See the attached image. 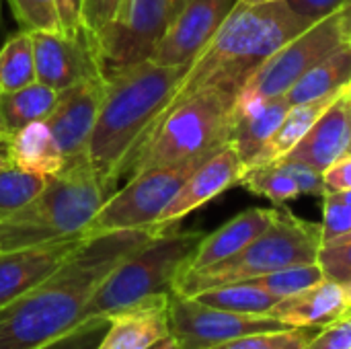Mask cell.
Wrapping results in <instances>:
<instances>
[{
    "mask_svg": "<svg viewBox=\"0 0 351 349\" xmlns=\"http://www.w3.org/2000/svg\"><path fill=\"white\" fill-rule=\"evenodd\" d=\"M319 329H276V331H261L251 333L232 341H226L222 346L212 349H306Z\"/></svg>",
    "mask_w": 351,
    "mask_h": 349,
    "instance_id": "cell-31",
    "label": "cell"
},
{
    "mask_svg": "<svg viewBox=\"0 0 351 349\" xmlns=\"http://www.w3.org/2000/svg\"><path fill=\"white\" fill-rule=\"evenodd\" d=\"M348 101H350V107H351V82L348 84Z\"/></svg>",
    "mask_w": 351,
    "mask_h": 349,
    "instance_id": "cell-48",
    "label": "cell"
},
{
    "mask_svg": "<svg viewBox=\"0 0 351 349\" xmlns=\"http://www.w3.org/2000/svg\"><path fill=\"white\" fill-rule=\"evenodd\" d=\"M274 218H276V208H249L237 214L232 220L222 224L212 234H204L183 274L216 265L237 255L259 234H263L274 222Z\"/></svg>",
    "mask_w": 351,
    "mask_h": 349,
    "instance_id": "cell-21",
    "label": "cell"
},
{
    "mask_svg": "<svg viewBox=\"0 0 351 349\" xmlns=\"http://www.w3.org/2000/svg\"><path fill=\"white\" fill-rule=\"evenodd\" d=\"M105 86L107 78L105 72H101L68 86L66 91H60V99L45 123L49 125L66 160L86 154V146L105 97Z\"/></svg>",
    "mask_w": 351,
    "mask_h": 349,
    "instance_id": "cell-13",
    "label": "cell"
},
{
    "mask_svg": "<svg viewBox=\"0 0 351 349\" xmlns=\"http://www.w3.org/2000/svg\"><path fill=\"white\" fill-rule=\"evenodd\" d=\"M346 88H341V91H337V93H333L329 97L311 101V103L292 105L288 109L286 117L282 119V123L278 125V130L269 136V140L263 144V148L259 150V154L253 158V163L249 165V169L261 167V165H271V163L280 160L284 154H288L308 134V130L317 123V119L337 101V97Z\"/></svg>",
    "mask_w": 351,
    "mask_h": 349,
    "instance_id": "cell-24",
    "label": "cell"
},
{
    "mask_svg": "<svg viewBox=\"0 0 351 349\" xmlns=\"http://www.w3.org/2000/svg\"><path fill=\"white\" fill-rule=\"evenodd\" d=\"M33 53H35V74L37 82L47 84L56 91H66L68 86L105 72L99 56L84 39L82 33H49L31 31Z\"/></svg>",
    "mask_w": 351,
    "mask_h": 349,
    "instance_id": "cell-14",
    "label": "cell"
},
{
    "mask_svg": "<svg viewBox=\"0 0 351 349\" xmlns=\"http://www.w3.org/2000/svg\"><path fill=\"white\" fill-rule=\"evenodd\" d=\"M45 185L43 175L27 173L16 167L0 171V220L8 218L25 204H29Z\"/></svg>",
    "mask_w": 351,
    "mask_h": 349,
    "instance_id": "cell-30",
    "label": "cell"
},
{
    "mask_svg": "<svg viewBox=\"0 0 351 349\" xmlns=\"http://www.w3.org/2000/svg\"><path fill=\"white\" fill-rule=\"evenodd\" d=\"M21 29L66 33L60 16L58 0H6Z\"/></svg>",
    "mask_w": 351,
    "mask_h": 349,
    "instance_id": "cell-32",
    "label": "cell"
},
{
    "mask_svg": "<svg viewBox=\"0 0 351 349\" xmlns=\"http://www.w3.org/2000/svg\"><path fill=\"white\" fill-rule=\"evenodd\" d=\"M60 99V91L31 82L19 91H0V142L10 140L29 123L45 121Z\"/></svg>",
    "mask_w": 351,
    "mask_h": 349,
    "instance_id": "cell-23",
    "label": "cell"
},
{
    "mask_svg": "<svg viewBox=\"0 0 351 349\" xmlns=\"http://www.w3.org/2000/svg\"><path fill=\"white\" fill-rule=\"evenodd\" d=\"M346 292H348V298H350V304H351V282L346 286Z\"/></svg>",
    "mask_w": 351,
    "mask_h": 349,
    "instance_id": "cell-47",
    "label": "cell"
},
{
    "mask_svg": "<svg viewBox=\"0 0 351 349\" xmlns=\"http://www.w3.org/2000/svg\"><path fill=\"white\" fill-rule=\"evenodd\" d=\"M169 294H156L107 315L109 327L97 349H150L167 339L171 335Z\"/></svg>",
    "mask_w": 351,
    "mask_h": 349,
    "instance_id": "cell-17",
    "label": "cell"
},
{
    "mask_svg": "<svg viewBox=\"0 0 351 349\" xmlns=\"http://www.w3.org/2000/svg\"><path fill=\"white\" fill-rule=\"evenodd\" d=\"M239 0H189L158 39L150 60L162 66H185L212 39Z\"/></svg>",
    "mask_w": 351,
    "mask_h": 349,
    "instance_id": "cell-12",
    "label": "cell"
},
{
    "mask_svg": "<svg viewBox=\"0 0 351 349\" xmlns=\"http://www.w3.org/2000/svg\"><path fill=\"white\" fill-rule=\"evenodd\" d=\"M187 2H189V0H175V12H173V19H175V16H177V14L181 12V8H183V6H185Z\"/></svg>",
    "mask_w": 351,
    "mask_h": 349,
    "instance_id": "cell-44",
    "label": "cell"
},
{
    "mask_svg": "<svg viewBox=\"0 0 351 349\" xmlns=\"http://www.w3.org/2000/svg\"><path fill=\"white\" fill-rule=\"evenodd\" d=\"M150 349H181V348H179V344L175 341V337H173V335H169L167 339L158 341L156 346H152Z\"/></svg>",
    "mask_w": 351,
    "mask_h": 349,
    "instance_id": "cell-42",
    "label": "cell"
},
{
    "mask_svg": "<svg viewBox=\"0 0 351 349\" xmlns=\"http://www.w3.org/2000/svg\"><path fill=\"white\" fill-rule=\"evenodd\" d=\"M321 247V222H308L288 210L276 208V218L263 234L216 265L181 274L173 292L197 296L206 290L255 280L284 267L317 263Z\"/></svg>",
    "mask_w": 351,
    "mask_h": 349,
    "instance_id": "cell-6",
    "label": "cell"
},
{
    "mask_svg": "<svg viewBox=\"0 0 351 349\" xmlns=\"http://www.w3.org/2000/svg\"><path fill=\"white\" fill-rule=\"evenodd\" d=\"M4 150L12 167L43 177L58 173L66 165V156L45 121H35L19 130L4 142Z\"/></svg>",
    "mask_w": 351,
    "mask_h": 349,
    "instance_id": "cell-22",
    "label": "cell"
},
{
    "mask_svg": "<svg viewBox=\"0 0 351 349\" xmlns=\"http://www.w3.org/2000/svg\"><path fill=\"white\" fill-rule=\"evenodd\" d=\"M169 323L171 335L181 349H212L251 333L286 329L267 315H241L214 309L173 290L169 294Z\"/></svg>",
    "mask_w": 351,
    "mask_h": 349,
    "instance_id": "cell-10",
    "label": "cell"
},
{
    "mask_svg": "<svg viewBox=\"0 0 351 349\" xmlns=\"http://www.w3.org/2000/svg\"><path fill=\"white\" fill-rule=\"evenodd\" d=\"M6 167H10V160H8L6 150H4V142H0V171L6 169Z\"/></svg>",
    "mask_w": 351,
    "mask_h": 349,
    "instance_id": "cell-43",
    "label": "cell"
},
{
    "mask_svg": "<svg viewBox=\"0 0 351 349\" xmlns=\"http://www.w3.org/2000/svg\"><path fill=\"white\" fill-rule=\"evenodd\" d=\"M290 4V8L294 12H298L300 16L317 23L325 16H329L331 12H335L337 8L346 6L350 0H286Z\"/></svg>",
    "mask_w": 351,
    "mask_h": 349,
    "instance_id": "cell-40",
    "label": "cell"
},
{
    "mask_svg": "<svg viewBox=\"0 0 351 349\" xmlns=\"http://www.w3.org/2000/svg\"><path fill=\"white\" fill-rule=\"evenodd\" d=\"M193 298H197L199 302H204L208 306L230 311V313H241V315H267L280 302V298L267 294L265 290H261L259 286H255L249 280L218 286V288L206 290Z\"/></svg>",
    "mask_w": 351,
    "mask_h": 349,
    "instance_id": "cell-26",
    "label": "cell"
},
{
    "mask_svg": "<svg viewBox=\"0 0 351 349\" xmlns=\"http://www.w3.org/2000/svg\"><path fill=\"white\" fill-rule=\"evenodd\" d=\"M107 327H109V317H90L84 319L66 335L37 349H97L103 335L107 333Z\"/></svg>",
    "mask_w": 351,
    "mask_h": 349,
    "instance_id": "cell-35",
    "label": "cell"
},
{
    "mask_svg": "<svg viewBox=\"0 0 351 349\" xmlns=\"http://www.w3.org/2000/svg\"><path fill=\"white\" fill-rule=\"evenodd\" d=\"M306 349H351V311L319 329Z\"/></svg>",
    "mask_w": 351,
    "mask_h": 349,
    "instance_id": "cell-38",
    "label": "cell"
},
{
    "mask_svg": "<svg viewBox=\"0 0 351 349\" xmlns=\"http://www.w3.org/2000/svg\"><path fill=\"white\" fill-rule=\"evenodd\" d=\"M351 148V107L348 88L317 119L308 134L280 160H298L317 171H325Z\"/></svg>",
    "mask_w": 351,
    "mask_h": 349,
    "instance_id": "cell-18",
    "label": "cell"
},
{
    "mask_svg": "<svg viewBox=\"0 0 351 349\" xmlns=\"http://www.w3.org/2000/svg\"><path fill=\"white\" fill-rule=\"evenodd\" d=\"M274 165H278L284 173H288L296 181L300 193L319 195V197L325 195V181H323L321 171L313 169L311 165L298 163V160H276Z\"/></svg>",
    "mask_w": 351,
    "mask_h": 349,
    "instance_id": "cell-37",
    "label": "cell"
},
{
    "mask_svg": "<svg viewBox=\"0 0 351 349\" xmlns=\"http://www.w3.org/2000/svg\"><path fill=\"white\" fill-rule=\"evenodd\" d=\"M241 4H265V2H276V0H239Z\"/></svg>",
    "mask_w": 351,
    "mask_h": 349,
    "instance_id": "cell-45",
    "label": "cell"
},
{
    "mask_svg": "<svg viewBox=\"0 0 351 349\" xmlns=\"http://www.w3.org/2000/svg\"><path fill=\"white\" fill-rule=\"evenodd\" d=\"M325 193H343L351 189V152L337 158L323 171Z\"/></svg>",
    "mask_w": 351,
    "mask_h": 349,
    "instance_id": "cell-39",
    "label": "cell"
},
{
    "mask_svg": "<svg viewBox=\"0 0 351 349\" xmlns=\"http://www.w3.org/2000/svg\"><path fill=\"white\" fill-rule=\"evenodd\" d=\"M173 12L175 0H125L115 23L97 47L103 68L150 58L171 25Z\"/></svg>",
    "mask_w": 351,
    "mask_h": 349,
    "instance_id": "cell-11",
    "label": "cell"
},
{
    "mask_svg": "<svg viewBox=\"0 0 351 349\" xmlns=\"http://www.w3.org/2000/svg\"><path fill=\"white\" fill-rule=\"evenodd\" d=\"M323 200L321 234L323 245H329L351 234V204L341 200L339 193H325Z\"/></svg>",
    "mask_w": 351,
    "mask_h": 349,
    "instance_id": "cell-34",
    "label": "cell"
},
{
    "mask_svg": "<svg viewBox=\"0 0 351 349\" xmlns=\"http://www.w3.org/2000/svg\"><path fill=\"white\" fill-rule=\"evenodd\" d=\"M239 185H243L251 193L271 200L274 204H286L302 195L296 181L274 163L247 169Z\"/></svg>",
    "mask_w": 351,
    "mask_h": 349,
    "instance_id": "cell-29",
    "label": "cell"
},
{
    "mask_svg": "<svg viewBox=\"0 0 351 349\" xmlns=\"http://www.w3.org/2000/svg\"><path fill=\"white\" fill-rule=\"evenodd\" d=\"M290 107L292 105L286 95L274 99L237 97L228 142L239 152L245 169H249V165L259 154L263 144L278 130Z\"/></svg>",
    "mask_w": 351,
    "mask_h": 349,
    "instance_id": "cell-20",
    "label": "cell"
},
{
    "mask_svg": "<svg viewBox=\"0 0 351 349\" xmlns=\"http://www.w3.org/2000/svg\"><path fill=\"white\" fill-rule=\"evenodd\" d=\"M350 152H351V148H350Z\"/></svg>",
    "mask_w": 351,
    "mask_h": 349,
    "instance_id": "cell-49",
    "label": "cell"
},
{
    "mask_svg": "<svg viewBox=\"0 0 351 349\" xmlns=\"http://www.w3.org/2000/svg\"><path fill=\"white\" fill-rule=\"evenodd\" d=\"M350 39L351 0L274 51L245 82L239 97L274 99L286 95L304 72Z\"/></svg>",
    "mask_w": 351,
    "mask_h": 349,
    "instance_id": "cell-9",
    "label": "cell"
},
{
    "mask_svg": "<svg viewBox=\"0 0 351 349\" xmlns=\"http://www.w3.org/2000/svg\"><path fill=\"white\" fill-rule=\"evenodd\" d=\"M351 82V39L304 72L286 93L290 105L311 103L329 97Z\"/></svg>",
    "mask_w": 351,
    "mask_h": 349,
    "instance_id": "cell-25",
    "label": "cell"
},
{
    "mask_svg": "<svg viewBox=\"0 0 351 349\" xmlns=\"http://www.w3.org/2000/svg\"><path fill=\"white\" fill-rule=\"evenodd\" d=\"M202 239V232H179L175 228L154 234L105 278L84 319L107 317L144 298L171 292Z\"/></svg>",
    "mask_w": 351,
    "mask_h": 349,
    "instance_id": "cell-7",
    "label": "cell"
},
{
    "mask_svg": "<svg viewBox=\"0 0 351 349\" xmlns=\"http://www.w3.org/2000/svg\"><path fill=\"white\" fill-rule=\"evenodd\" d=\"M317 261L327 280L348 286L351 282V234L335 243L323 245Z\"/></svg>",
    "mask_w": 351,
    "mask_h": 349,
    "instance_id": "cell-36",
    "label": "cell"
},
{
    "mask_svg": "<svg viewBox=\"0 0 351 349\" xmlns=\"http://www.w3.org/2000/svg\"><path fill=\"white\" fill-rule=\"evenodd\" d=\"M341 195V200H346L348 204H351V189L350 191H343V193H339Z\"/></svg>",
    "mask_w": 351,
    "mask_h": 349,
    "instance_id": "cell-46",
    "label": "cell"
},
{
    "mask_svg": "<svg viewBox=\"0 0 351 349\" xmlns=\"http://www.w3.org/2000/svg\"><path fill=\"white\" fill-rule=\"evenodd\" d=\"M80 4L82 0H58L62 25L68 35L80 33Z\"/></svg>",
    "mask_w": 351,
    "mask_h": 349,
    "instance_id": "cell-41",
    "label": "cell"
},
{
    "mask_svg": "<svg viewBox=\"0 0 351 349\" xmlns=\"http://www.w3.org/2000/svg\"><path fill=\"white\" fill-rule=\"evenodd\" d=\"M185 66H162L150 58L105 70L107 86L86 158L103 183L115 191L146 132L160 115Z\"/></svg>",
    "mask_w": 351,
    "mask_h": 349,
    "instance_id": "cell-3",
    "label": "cell"
},
{
    "mask_svg": "<svg viewBox=\"0 0 351 349\" xmlns=\"http://www.w3.org/2000/svg\"><path fill=\"white\" fill-rule=\"evenodd\" d=\"M351 311L350 298L343 284L323 280L317 286L280 300L267 317L280 321L284 327L323 329Z\"/></svg>",
    "mask_w": 351,
    "mask_h": 349,
    "instance_id": "cell-19",
    "label": "cell"
},
{
    "mask_svg": "<svg viewBox=\"0 0 351 349\" xmlns=\"http://www.w3.org/2000/svg\"><path fill=\"white\" fill-rule=\"evenodd\" d=\"M239 91L210 86L173 107L142 140L125 167V177L177 165L228 142Z\"/></svg>",
    "mask_w": 351,
    "mask_h": 349,
    "instance_id": "cell-5",
    "label": "cell"
},
{
    "mask_svg": "<svg viewBox=\"0 0 351 349\" xmlns=\"http://www.w3.org/2000/svg\"><path fill=\"white\" fill-rule=\"evenodd\" d=\"M218 148L204 150L177 165L156 167L132 175L121 189H115L105 200V204L93 218L86 234H103L117 230H156V222L165 208L171 204V200L191 177V173Z\"/></svg>",
    "mask_w": 351,
    "mask_h": 349,
    "instance_id": "cell-8",
    "label": "cell"
},
{
    "mask_svg": "<svg viewBox=\"0 0 351 349\" xmlns=\"http://www.w3.org/2000/svg\"><path fill=\"white\" fill-rule=\"evenodd\" d=\"M125 0H82L80 4V33L97 53L99 43L115 23Z\"/></svg>",
    "mask_w": 351,
    "mask_h": 349,
    "instance_id": "cell-33",
    "label": "cell"
},
{
    "mask_svg": "<svg viewBox=\"0 0 351 349\" xmlns=\"http://www.w3.org/2000/svg\"><path fill=\"white\" fill-rule=\"evenodd\" d=\"M323 280H325V274H323V269H321V265L317 261V263L284 267V269H278L274 274H265V276L249 280V282H253L255 286H259L267 294L284 300L288 296H294L298 292H304V290L317 286Z\"/></svg>",
    "mask_w": 351,
    "mask_h": 349,
    "instance_id": "cell-28",
    "label": "cell"
},
{
    "mask_svg": "<svg viewBox=\"0 0 351 349\" xmlns=\"http://www.w3.org/2000/svg\"><path fill=\"white\" fill-rule=\"evenodd\" d=\"M111 193L86 154L68 158L58 173L45 177L43 189L29 204L0 220V251L86 234Z\"/></svg>",
    "mask_w": 351,
    "mask_h": 349,
    "instance_id": "cell-4",
    "label": "cell"
},
{
    "mask_svg": "<svg viewBox=\"0 0 351 349\" xmlns=\"http://www.w3.org/2000/svg\"><path fill=\"white\" fill-rule=\"evenodd\" d=\"M37 80L31 31L21 29L0 47V91H19Z\"/></svg>",
    "mask_w": 351,
    "mask_h": 349,
    "instance_id": "cell-27",
    "label": "cell"
},
{
    "mask_svg": "<svg viewBox=\"0 0 351 349\" xmlns=\"http://www.w3.org/2000/svg\"><path fill=\"white\" fill-rule=\"evenodd\" d=\"M158 230L88 234L45 282L0 309V349H37L84 321L105 278Z\"/></svg>",
    "mask_w": 351,
    "mask_h": 349,
    "instance_id": "cell-1",
    "label": "cell"
},
{
    "mask_svg": "<svg viewBox=\"0 0 351 349\" xmlns=\"http://www.w3.org/2000/svg\"><path fill=\"white\" fill-rule=\"evenodd\" d=\"M315 25L290 8L286 0L265 4H237L212 39L187 64L175 91L150 130L179 103L210 86L241 91L255 70L284 43ZM148 130V132H150ZM146 132V134H148ZM146 138V136H144Z\"/></svg>",
    "mask_w": 351,
    "mask_h": 349,
    "instance_id": "cell-2",
    "label": "cell"
},
{
    "mask_svg": "<svg viewBox=\"0 0 351 349\" xmlns=\"http://www.w3.org/2000/svg\"><path fill=\"white\" fill-rule=\"evenodd\" d=\"M88 234L0 251V309L45 282Z\"/></svg>",
    "mask_w": 351,
    "mask_h": 349,
    "instance_id": "cell-16",
    "label": "cell"
},
{
    "mask_svg": "<svg viewBox=\"0 0 351 349\" xmlns=\"http://www.w3.org/2000/svg\"><path fill=\"white\" fill-rule=\"evenodd\" d=\"M245 171L247 169H245L239 152L234 150V146L230 142L222 144L183 183V187L177 191V195L171 200V204L160 214V218L156 222V230L165 232L169 228H175V224L181 222L185 216H189L197 208L206 206L214 197L222 195L226 189L239 185Z\"/></svg>",
    "mask_w": 351,
    "mask_h": 349,
    "instance_id": "cell-15",
    "label": "cell"
}]
</instances>
